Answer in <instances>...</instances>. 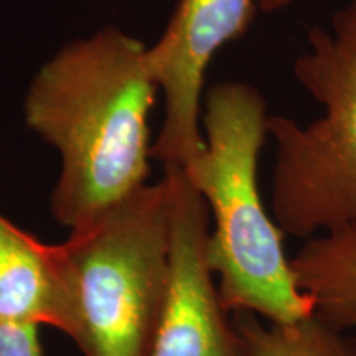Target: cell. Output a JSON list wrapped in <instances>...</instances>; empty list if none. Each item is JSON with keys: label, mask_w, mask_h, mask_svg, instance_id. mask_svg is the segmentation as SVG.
<instances>
[{"label": "cell", "mask_w": 356, "mask_h": 356, "mask_svg": "<svg viewBox=\"0 0 356 356\" xmlns=\"http://www.w3.org/2000/svg\"><path fill=\"white\" fill-rule=\"evenodd\" d=\"M299 0H259V10L264 13H275L293 6Z\"/></svg>", "instance_id": "cell-11"}, {"label": "cell", "mask_w": 356, "mask_h": 356, "mask_svg": "<svg viewBox=\"0 0 356 356\" xmlns=\"http://www.w3.org/2000/svg\"><path fill=\"white\" fill-rule=\"evenodd\" d=\"M172 184L163 173L51 246L56 330L84 356H150L170 280Z\"/></svg>", "instance_id": "cell-3"}, {"label": "cell", "mask_w": 356, "mask_h": 356, "mask_svg": "<svg viewBox=\"0 0 356 356\" xmlns=\"http://www.w3.org/2000/svg\"><path fill=\"white\" fill-rule=\"evenodd\" d=\"M259 0H177L165 29L147 48L150 70L163 96V122L152 159L163 168H181L203 152L204 79L213 58L243 38Z\"/></svg>", "instance_id": "cell-5"}, {"label": "cell", "mask_w": 356, "mask_h": 356, "mask_svg": "<svg viewBox=\"0 0 356 356\" xmlns=\"http://www.w3.org/2000/svg\"><path fill=\"white\" fill-rule=\"evenodd\" d=\"M147 48L108 25L61 47L26 89V127L60 155L50 210L70 231L147 184L149 121L160 92Z\"/></svg>", "instance_id": "cell-1"}, {"label": "cell", "mask_w": 356, "mask_h": 356, "mask_svg": "<svg viewBox=\"0 0 356 356\" xmlns=\"http://www.w3.org/2000/svg\"><path fill=\"white\" fill-rule=\"evenodd\" d=\"M165 175L172 184L170 280L150 356H248L208 261L207 202L181 168H165Z\"/></svg>", "instance_id": "cell-6"}, {"label": "cell", "mask_w": 356, "mask_h": 356, "mask_svg": "<svg viewBox=\"0 0 356 356\" xmlns=\"http://www.w3.org/2000/svg\"><path fill=\"white\" fill-rule=\"evenodd\" d=\"M234 327L248 356H356V338L317 314L293 323H270L238 314Z\"/></svg>", "instance_id": "cell-9"}, {"label": "cell", "mask_w": 356, "mask_h": 356, "mask_svg": "<svg viewBox=\"0 0 356 356\" xmlns=\"http://www.w3.org/2000/svg\"><path fill=\"white\" fill-rule=\"evenodd\" d=\"M51 246L0 215V323H55Z\"/></svg>", "instance_id": "cell-7"}, {"label": "cell", "mask_w": 356, "mask_h": 356, "mask_svg": "<svg viewBox=\"0 0 356 356\" xmlns=\"http://www.w3.org/2000/svg\"><path fill=\"white\" fill-rule=\"evenodd\" d=\"M307 44L293 76L323 113L305 126L267 118L275 149L270 215L304 241L356 228V0H345L328 26H312Z\"/></svg>", "instance_id": "cell-4"}, {"label": "cell", "mask_w": 356, "mask_h": 356, "mask_svg": "<svg viewBox=\"0 0 356 356\" xmlns=\"http://www.w3.org/2000/svg\"><path fill=\"white\" fill-rule=\"evenodd\" d=\"M291 266L314 314L341 330L356 327V228L307 239Z\"/></svg>", "instance_id": "cell-8"}, {"label": "cell", "mask_w": 356, "mask_h": 356, "mask_svg": "<svg viewBox=\"0 0 356 356\" xmlns=\"http://www.w3.org/2000/svg\"><path fill=\"white\" fill-rule=\"evenodd\" d=\"M0 356H42L38 327L0 323Z\"/></svg>", "instance_id": "cell-10"}, {"label": "cell", "mask_w": 356, "mask_h": 356, "mask_svg": "<svg viewBox=\"0 0 356 356\" xmlns=\"http://www.w3.org/2000/svg\"><path fill=\"white\" fill-rule=\"evenodd\" d=\"M267 118L264 96L252 84H213L203 96V152L184 173L210 211L208 261L225 309L293 323L314 315V305L297 286L284 233L259 191Z\"/></svg>", "instance_id": "cell-2"}]
</instances>
